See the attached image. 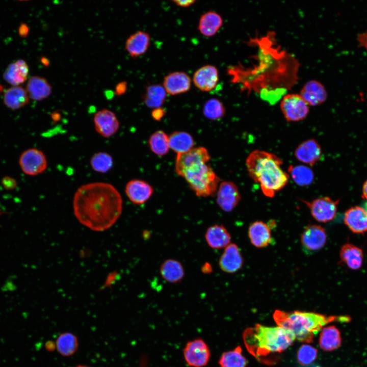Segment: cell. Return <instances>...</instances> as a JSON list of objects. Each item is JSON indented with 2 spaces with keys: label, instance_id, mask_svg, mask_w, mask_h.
Masks as SVG:
<instances>
[{
  "label": "cell",
  "instance_id": "cell-49",
  "mask_svg": "<svg viewBox=\"0 0 367 367\" xmlns=\"http://www.w3.org/2000/svg\"><path fill=\"white\" fill-rule=\"evenodd\" d=\"M74 367H91L90 366L85 365V364H78L75 366Z\"/></svg>",
  "mask_w": 367,
  "mask_h": 367
},
{
  "label": "cell",
  "instance_id": "cell-18",
  "mask_svg": "<svg viewBox=\"0 0 367 367\" xmlns=\"http://www.w3.org/2000/svg\"><path fill=\"white\" fill-rule=\"evenodd\" d=\"M125 192L132 202L142 204L150 198L153 189L150 184L143 180L132 179L126 184Z\"/></svg>",
  "mask_w": 367,
  "mask_h": 367
},
{
  "label": "cell",
  "instance_id": "cell-28",
  "mask_svg": "<svg viewBox=\"0 0 367 367\" xmlns=\"http://www.w3.org/2000/svg\"><path fill=\"white\" fill-rule=\"evenodd\" d=\"M29 96L26 89L20 86H13L7 89L4 94L5 105L12 110H17L28 103Z\"/></svg>",
  "mask_w": 367,
  "mask_h": 367
},
{
  "label": "cell",
  "instance_id": "cell-35",
  "mask_svg": "<svg viewBox=\"0 0 367 367\" xmlns=\"http://www.w3.org/2000/svg\"><path fill=\"white\" fill-rule=\"evenodd\" d=\"M288 172L294 181L300 186H308L314 180L313 172L310 168L305 165H290Z\"/></svg>",
  "mask_w": 367,
  "mask_h": 367
},
{
  "label": "cell",
  "instance_id": "cell-27",
  "mask_svg": "<svg viewBox=\"0 0 367 367\" xmlns=\"http://www.w3.org/2000/svg\"><path fill=\"white\" fill-rule=\"evenodd\" d=\"M26 90L30 98L35 100H42L51 94L52 87L45 78L34 76L28 80Z\"/></svg>",
  "mask_w": 367,
  "mask_h": 367
},
{
  "label": "cell",
  "instance_id": "cell-7",
  "mask_svg": "<svg viewBox=\"0 0 367 367\" xmlns=\"http://www.w3.org/2000/svg\"><path fill=\"white\" fill-rule=\"evenodd\" d=\"M280 107L285 119L289 122L303 120L308 115V105L298 94H288L282 99Z\"/></svg>",
  "mask_w": 367,
  "mask_h": 367
},
{
  "label": "cell",
  "instance_id": "cell-21",
  "mask_svg": "<svg viewBox=\"0 0 367 367\" xmlns=\"http://www.w3.org/2000/svg\"><path fill=\"white\" fill-rule=\"evenodd\" d=\"M150 43L149 34L144 31H138L130 35L126 39L125 48L133 58H137L147 51Z\"/></svg>",
  "mask_w": 367,
  "mask_h": 367
},
{
  "label": "cell",
  "instance_id": "cell-30",
  "mask_svg": "<svg viewBox=\"0 0 367 367\" xmlns=\"http://www.w3.org/2000/svg\"><path fill=\"white\" fill-rule=\"evenodd\" d=\"M339 256L341 260L352 270L359 269L362 266L363 254L360 248L349 243L341 248Z\"/></svg>",
  "mask_w": 367,
  "mask_h": 367
},
{
  "label": "cell",
  "instance_id": "cell-50",
  "mask_svg": "<svg viewBox=\"0 0 367 367\" xmlns=\"http://www.w3.org/2000/svg\"><path fill=\"white\" fill-rule=\"evenodd\" d=\"M303 367H321V366H320V365H319L318 364H311L310 365H306V366H303Z\"/></svg>",
  "mask_w": 367,
  "mask_h": 367
},
{
  "label": "cell",
  "instance_id": "cell-4",
  "mask_svg": "<svg viewBox=\"0 0 367 367\" xmlns=\"http://www.w3.org/2000/svg\"><path fill=\"white\" fill-rule=\"evenodd\" d=\"M273 318L278 326L290 330L296 339L303 343L312 342L314 335L329 323L349 322L351 320L348 316H327L312 312L280 310L275 311Z\"/></svg>",
  "mask_w": 367,
  "mask_h": 367
},
{
  "label": "cell",
  "instance_id": "cell-20",
  "mask_svg": "<svg viewBox=\"0 0 367 367\" xmlns=\"http://www.w3.org/2000/svg\"><path fill=\"white\" fill-rule=\"evenodd\" d=\"M207 245L212 249L225 248L231 243V235L226 228L221 224L208 227L205 233Z\"/></svg>",
  "mask_w": 367,
  "mask_h": 367
},
{
  "label": "cell",
  "instance_id": "cell-42",
  "mask_svg": "<svg viewBox=\"0 0 367 367\" xmlns=\"http://www.w3.org/2000/svg\"><path fill=\"white\" fill-rule=\"evenodd\" d=\"M165 115V110L161 107L154 109L151 112L153 118L158 121L162 119Z\"/></svg>",
  "mask_w": 367,
  "mask_h": 367
},
{
  "label": "cell",
  "instance_id": "cell-5",
  "mask_svg": "<svg viewBox=\"0 0 367 367\" xmlns=\"http://www.w3.org/2000/svg\"><path fill=\"white\" fill-rule=\"evenodd\" d=\"M182 177L199 197L213 196L217 192L220 178L206 164L189 169Z\"/></svg>",
  "mask_w": 367,
  "mask_h": 367
},
{
  "label": "cell",
  "instance_id": "cell-10",
  "mask_svg": "<svg viewBox=\"0 0 367 367\" xmlns=\"http://www.w3.org/2000/svg\"><path fill=\"white\" fill-rule=\"evenodd\" d=\"M22 171L29 175H36L43 172L47 167V161L40 150L32 148L23 151L19 159Z\"/></svg>",
  "mask_w": 367,
  "mask_h": 367
},
{
  "label": "cell",
  "instance_id": "cell-36",
  "mask_svg": "<svg viewBox=\"0 0 367 367\" xmlns=\"http://www.w3.org/2000/svg\"><path fill=\"white\" fill-rule=\"evenodd\" d=\"M148 144L154 154L163 156L167 153L170 148L169 136L163 130H157L149 137Z\"/></svg>",
  "mask_w": 367,
  "mask_h": 367
},
{
  "label": "cell",
  "instance_id": "cell-29",
  "mask_svg": "<svg viewBox=\"0 0 367 367\" xmlns=\"http://www.w3.org/2000/svg\"><path fill=\"white\" fill-rule=\"evenodd\" d=\"M56 349L64 357H70L77 351L79 346L77 336L70 332L60 333L55 342Z\"/></svg>",
  "mask_w": 367,
  "mask_h": 367
},
{
  "label": "cell",
  "instance_id": "cell-23",
  "mask_svg": "<svg viewBox=\"0 0 367 367\" xmlns=\"http://www.w3.org/2000/svg\"><path fill=\"white\" fill-rule=\"evenodd\" d=\"M344 221L354 233L367 231V213L363 208L357 206L350 208L345 213Z\"/></svg>",
  "mask_w": 367,
  "mask_h": 367
},
{
  "label": "cell",
  "instance_id": "cell-41",
  "mask_svg": "<svg viewBox=\"0 0 367 367\" xmlns=\"http://www.w3.org/2000/svg\"><path fill=\"white\" fill-rule=\"evenodd\" d=\"M127 82L122 81L118 83L115 86L114 93L117 96L124 94L127 90Z\"/></svg>",
  "mask_w": 367,
  "mask_h": 367
},
{
  "label": "cell",
  "instance_id": "cell-48",
  "mask_svg": "<svg viewBox=\"0 0 367 367\" xmlns=\"http://www.w3.org/2000/svg\"><path fill=\"white\" fill-rule=\"evenodd\" d=\"M42 61L44 65L48 66L49 65V61L46 58H42Z\"/></svg>",
  "mask_w": 367,
  "mask_h": 367
},
{
  "label": "cell",
  "instance_id": "cell-34",
  "mask_svg": "<svg viewBox=\"0 0 367 367\" xmlns=\"http://www.w3.org/2000/svg\"><path fill=\"white\" fill-rule=\"evenodd\" d=\"M218 363L220 367H246L247 360L242 354L241 347L238 346L232 350L223 352Z\"/></svg>",
  "mask_w": 367,
  "mask_h": 367
},
{
  "label": "cell",
  "instance_id": "cell-8",
  "mask_svg": "<svg viewBox=\"0 0 367 367\" xmlns=\"http://www.w3.org/2000/svg\"><path fill=\"white\" fill-rule=\"evenodd\" d=\"M209 160V154L205 147H193L186 152L177 154L175 172L178 175L182 176L189 169L199 165L206 164Z\"/></svg>",
  "mask_w": 367,
  "mask_h": 367
},
{
  "label": "cell",
  "instance_id": "cell-16",
  "mask_svg": "<svg viewBox=\"0 0 367 367\" xmlns=\"http://www.w3.org/2000/svg\"><path fill=\"white\" fill-rule=\"evenodd\" d=\"M191 78L184 71H174L164 78L163 86L167 94L176 95L188 92L191 88Z\"/></svg>",
  "mask_w": 367,
  "mask_h": 367
},
{
  "label": "cell",
  "instance_id": "cell-43",
  "mask_svg": "<svg viewBox=\"0 0 367 367\" xmlns=\"http://www.w3.org/2000/svg\"><path fill=\"white\" fill-rule=\"evenodd\" d=\"M357 40L359 46L364 47L367 50V31L363 33L358 34Z\"/></svg>",
  "mask_w": 367,
  "mask_h": 367
},
{
  "label": "cell",
  "instance_id": "cell-11",
  "mask_svg": "<svg viewBox=\"0 0 367 367\" xmlns=\"http://www.w3.org/2000/svg\"><path fill=\"white\" fill-rule=\"evenodd\" d=\"M300 241L302 248L306 252L317 251L322 248L326 243V230L319 225H308L303 231Z\"/></svg>",
  "mask_w": 367,
  "mask_h": 367
},
{
  "label": "cell",
  "instance_id": "cell-15",
  "mask_svg": "<svg viewBox=\"0 0 367 367\" xmlns=\"http://www.w3.org/2000/svg\"><path fill=\"white\" fill-rule=\"evenodd\" d=\"M192 81L200 91H211L216 87L219 81L218 69L212 65L201 66L194 72Z\"/></svg>",
  "mask_w": 367,
  "mask_h": 367
},
{
  "label": "cell",
  "instance_id": "cell-2",
  "mask_svg": "<svg viewBox=\"0 0 367 367\" xmlns=\"http://www.w3.org/2000/svg\"><path fill=\"white\" fill-rule=\"evenodd\" d=\"M243 339L250 353L259 361L270 363L273 362V355L285 350L296 338L287 329L257 324L244 330Z\"/></svg>",
  "mask_w": 367,
  "mask_h": 367
},
{
  "label": "cell",
  "instance_id": "cell-13",
  "mask_svg": "<svg viewBox=\"0 0 367 367\" xmlns=\"http://www.w3.org/2000/svg\"><path fill=\"white\" fill-rule=\"evenodd\" d=\"M93 122L97 133L104 138L113 136L120 127L116 114L107 109L97 111L94 116Z\"/></svg>",
  "mask_w": 367,
  "mask_h": 367
},
{
  "label": "cell",
  "instance_id": "cell-9",
  "mask_svg": "<svg viewBox=\"0 0 367 367\" xmlns=\"http://www.w3.org/2000/svg\"><path fill=\"white\" fill-rule=\"evenodd\" d=\"M310 210L312 217L317 221L326 223L332 221L335 217L337 204L331 198L325 196L316 198L311 201L302 200Z\"/></svg>",
  "mask_w": 367,
  "mask_h": 367
},
{
  "label": "cell",
  "instance_id": "cell-25",
  "mask_svg": "<svg viewBox=\"0 0 367 367\" xmlns=\"http://www.w3.org/2000/svg\"><path fill=\"white\" fill-rule=\"evenodd\" d=\"M29 73L27 63L22 60H19L8 66L4 73V78L13 86H18L27 81Z\"/></svg>",
  "mask_w": 367,
  "mask_h": 367
},
{
  "label": "cell",
  "instance_id": "cell-46",
  "mask_svg": "<svg viewBox=\"0 0 367 367\" xmlns=\"http://www.w3.org/2000/svg\"><path fill=\"white\" fill-rule=\"evenodd\" d=\"M45 346L46 350L48 351H53L54 349H56L55 342L54 343L51 341H48L46 342Z\"/></svg>",
  "mask_w": 367,
  "mask_h": 367
},
{
  "label": "cell",
  "instance_id": "cell-24",
  "mask_svg": "<svg viewBox=\"0 0 367 367\" xmlns=\"http://www.w3.org/2000/svg\"><path fill=\"white\" fill-rule=\"evenodd\" d=\"M223 19L217 12L210 10L203 13L199 20L198 29L205 37L214 36L221 28Z\"/></svg>",
  "mask_w": 367,
  "mask_h": 367
},
{
  "label": "cell",
  "instance_id": "cell-12",
  "mask_svg": "<svg viewBox=\"0 0 367 367\" xmlns=\"http://www.w3.org/2000/svg\"><path fill=\"white\" fill-rule=\"evenodd\" d=\"M241 195L237 186L232 181L220 183L217 192V202L224 212H230L241 200Z\"/></svg>",
  "mask_w": 367,
  "mask_h": 367
},
{
  "label": "cell",
  "instance_id": "cell-22",
  "mask_svg": "<svg viewBox=\"0 0 367 367\" xmlns=\"http://www.w3.org/2000/svg\"><path fill=\"white\" fill-rule=\"evenodd\" d=\"M248 237L251 243L257 248L267 247L272 242L271 228L261 221H256L250 225Z\"/></svg>",
  "mask_w": 367,
  "mask_h": 367
},
{
  "label": "cell",
  "instance_id": "cell-17",
  "mask_svg": "<svg viewBox=\"0 0 367 367\" xmlns=\"http://www.w3.org/2000/svg\"><path fill=\"white\" fill-rule=\"evenodd\" d=\"M294 155L300 162L312 166L322 156V150L319 144L313 139L306 140L295 149Z\"/></svg>",
  "mask_w": 367,
  "mask_h": 367
},
{
  "label": "cell",
  "instance_id": "cell-39",
  "mask_svg": "<svg viewBox=\"0 0 367 367\" xmlns=\"http://www.w3.org/2000/svg\"><path fill=\"white\" fill-rule=\"evenodd\" d=\"M318 350L308 345H303L297 352L298 362L303 366H306L312 363L317 358Z\"/></svg>",
  "mask_w": 367,
  "mask_h": 367
},
{
  "label": "cell",
  "instance_id": "cell-51",
  "mask_svg": "<svg viewBox=\"0 0 367 367\" xmlns=\"http://www.w3.org/2000/svg\"><path fill=\"white\" fill-rule=\"evenodd\" d=\"M363 208L364 209V210H365V211H366V212L367 213V202H366L365 203V204H364V208Z\"/></svg>",
  "mask_w": 367,
  "mask_h": 367
},
{
  "label": "cell",
  "instance_id": "cell-1",
  "mask_svg": "<svg viewBox=\"0 0 367 367\" xmlns=\"http://www.w3.org/2000/svg\"><path fill=\"white\" fill-rule=\"evenodd\" d=\"M73 213L81 224L95 231H103L116 223L123 208L120 192L112 184L93 182L75 191Z\"/></svg>",
  "mask_w": 367,
  "mask_h": 367
},
{
  "label": "cell",
  "instance_id": "cell-37",
  "mask_svg": "<svg viewBox=\"0 0 367 367\" xmlns=\"http://www.w3.org/2000/svg\"><path fill=\"white\" fill-rule=\"evenodd\" d=\"M93 170L99 173H106L110 170L113 166L112 156L108 153L100 151L95 153L90 161Z\"/></svg>",
  "mask_w": 367,
  "mask_h": 367
},
{
  "label": "cell",
  "instance_id": "cell-47",
  "mask_svg": "<svg viewBox=\"0 0 367 367\" xmlns=\"http://www.w3.org/2000/svg\"><path fill=\"white\" fill-rule=\"evenodd\" d=\"M362 197L367 199V180L364 182L362 188Z\"/></svg>",
  "mask_w": 367,
  "mask_h": 367
},
{
  "label": "cell",
  "instance_id": "cell-33",
  "mask_svg": "<svg viewBox=\"0 0 367 367\" xmlns=\"http://www.w3.org/2000/svg\"><path fill=\"white\" fill-rule=\"evenodd\" d=\"M167 93L163 86L158 84L148 86L143 96L145 104L151 108L161 107L164 103Z\"/></svg>",
  "mask_w": 367,
  "mask_h": 367
},
{
  "label": "cell",
  "instance_id": "cell-3",
  "mask_svg": "<svg viewBox=\"0 0 367 367\" xmlns=\"http://www.w3.org/2000/svg\"><path fill=\"white\" fill-rule=\"evenodd\" d=\"M283 162L276 154L255 150L246 160L249 176L259 184L263 194L272 198L288 183L290 176L282 168Z\"/></svg>",
  "mask_w": 367,
  "mask_h": 367
},
{
  "label": "cell",
  "instance_id": "cell-40",
  "mask_svg": "<svg viewBox=\"0 0 367 367\" xmlns=\"http://www.w3.org/2000/svg\"><path fill=\"white\" fill-rule=\"evenodd\" d=\"M2 183L4 188L7 190H13L17 186L16 181L9 176L4 177L2 180Z\"/></svg>",
  "mask_w": 367,
  "mask_h": 367
},
{
  "label": "cell",
  "instance_id": "cell-44",
  "mask_svg": "<svg viewBox=\"0 0 367 367\" xmlns=\"http://www.w3.org/2000/svg\"><path fill=\"white\" fill-rule=\"evenodd\" d=\"M176 6L180 7H189L196 2L194 0H174L172 1Z\"/></svg>",
  "mask_w": 367,
  "mask_h": 367
},
{
  "label": "cell",
  "instance_id": "cell-32",
  "mask_svg": "<svg viewBox=\"0 0 367 367\" xmlns=\"http://www.w3.org/2000/svg\"><path fill=\"white\" fill-rule=\"evenodd\" d=\"M169 147L177 154L186 152L193 148L194 141L189 133L176 131L169 136Z\"/></svg>",
  "mask_w": 367,
  "mask_h": 367
},
{
  "label": "cell",
  "instance_id": "cell-6",
  "mask_svg": "<svg viewBox=\"0 0 367 367\" xmlns=\"http://www.w3.org/2000/svg\"><path fill=\"white\" fill-rule=\"evenodd\" d=\"M187 364L191 367H204L211 358L210 349L205 342L200 338L188 341L183 350Z\"/></svg>",
  "mask_w": 367,
  "mask_h": 367
},
{
  "label": "cell",
  "instance_id": "cell-38",
  "mask_svg": "<svg viewBox=\"0 0 367 367\" xmlns=\"http://www.w3.org/2000/svg\"><path fill=\"white\" fill-rule=\"evenodd\" d=\"M204 115L209 119L218 120L225 114V107L220 100L215 98L207 100L203 106Z\"/></svg>",
  "mask_w": 367,
  "mask_h": 367
},
{
  "label": "cell",
  "instance_id": "cell-19",
  "mask_svg": "<svg viewBox=\"0 0 367 367\" xmlns=\"http://www.w3.org/2000/svg\"><path fill=\"white\" fill-rule=\"evenodd\" d=\"M299 95L305 102L310 106H317L323 103L327 99V93L323 85L316 80L306 83Z\"/></svg>",
  "mask_w": 367,
  "mask_h": 367
},
{
  "label": "cell",
  "instance_id": "cell-14",
  "mask_svg": "<svg viewBox=\"0 0 367 367\" xmlns=\"http://www.w3.org/2000/svg\"><path fill=\"white\" fill-rule=\"evenodd\" d=\"M243 263L244 259L240 248L234 243H230L224 248L219 260L220 269L229 274L238 272L242 268Z\"/></svg>",
  "mask_w": 367,
  "mask_h": 367
},
{
  "label": "cell",
  "instance_id": "cell-26",
  "mask_svg": "<svg viewBox=\"0 0 367 367\" xmlns=\"http://www.w3.org/2000/svg\"><path fill=\"white\" fill-rule=\"evenodd\" d=\"M162 277L170 283H177L185 277V272L182 264L178 260L169 258L164 260L160 267Z\"/></svg>",
  "mask_w": 367,
  "mask_h": 367
},
{
  "label": "cell",
  "instance_id": "cell-45",
  "mask_svg": "<svg viewBox=\"0 0 367 367\" xmlns=\"http://www.w3.org/2000/svg\"><path fill=\"white\" fill-rule=\"evenodd\" d=\"M201 270L203 274H210L213 272V267L209 263L206 262L201 267Z\"/></svg>",
  "mask_w": 367,
  "mask_h": 367
},
{
  "label": "cell",
  "instance_id": "cell-31",
  "mask_svg": "<svg viewBox=\"0 0 367 367\" xmlns=\"http://www.w3.org/2000/svg\"><path fill=\"white\" fill-rule=\"evenodd\" d=\"M342 344V337L339 330L334 326H329L322 329L319 337V346L325 351H331L337 349Z\"/></svg>",
  "mask_w": 367,
  "mask_h": 367
}]
</instances>
